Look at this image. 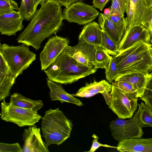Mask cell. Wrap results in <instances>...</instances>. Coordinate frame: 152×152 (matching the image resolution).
I'll use <instances>...</instances> for the list:
<instances>
[{"instance_id":"obj_27","label":"cell","mask_w":152,"mask_h":152,"mask_svg":"<svg viewBox=\"0 0 152 152\" xmlns=\"http://www.w3.org/2000/svg\"><path fill=\"white\" fill-rule=\"evenodd\" d=\"M101 47L112 56H116L119 52L118 45L110 38L103 30Z\"/></svg>"},{"instance_id":"obj_3","label":"cell","mask_w":152,"mask_h":152,"mask_svg":"<svg viewBox=\"0 0 152 152\" xmlns=\"http://www.w3.org/2000/svg\"><path fill=\"white\" fill-rule=\"evenodd\" d=\"M97 70L77 61L69 54L65 48L44 71L50 80L61 84H67L94 73Z\"/></svg>"},{"instance_id":"obj_2","label":"cell","mask_w":152,"mask_h":152,"mask_svg":"<svg viewBox=\"0 0 152 152\" xmlns=\"http://www.w3.org/2000/svg\"><path fill=\"white\" fill-rule=\"evenodd\" d=\"M116 56L117 77L135 72L147 74L152 71V45L150 43L138 42L119 52Z\"/></svg>"},{"instance_id":"obj_11","label":"cell","mask_w":152,"mask_h":152,"mask_svg":"<svg viewBox=\"0 0 152 152\" xmlns=\"http://www.w3.org/2000/svg\"><path fill=\"white\" fill-rule=\"evenodd\" d=\"M69 43L67 38L56 34L50 37L39 54L41 70L45 71L48 68Z\"/></svg>"},{"instance_id":"obj_39","label":"cell","mask_w":152,"mask_h":152,"mask_svg":"<svg viewBox=\"0 0 152 152\" xmlns=\"http://www.w3.org/2000/svg\"><path fill=\"white\" fill-rule=\"evenodd\" d=\"M147 28L149 30L151 35V42L152 43V17L149 21Z\"/></svg>"},{"instance_id":"obj_40","label":"cell","mask_w":152,"mask_h":152,"mask_svg":"<svg viewBox=\"0 0 152 152\" xmlns=\"http://www.w3.org/2000/svg\"><path fill=\"white\" fill-rule=\"evenodd\" d=\"M148 2L150 5L152 7V0H145Z\"/></svg>"},{"instance_id":"obj_34","label":"cell","mask_w":152,"mask_h":152,"mask_svg":"<svg viewBox=\"0 0 152 152\" xmlns=\"http://www.w3.org/2000/svg\"><path fill=\"white\" fill-rule=\"evenodd\" d=\"M15 10V8L6 1L0 0V15L12 12Z\"/></svg>"},{"instance_id":"obj_41","label":"cell","mask_w":152,"mask_h":152,"mask_svg":"<svg viewBox=\"0 0 152 152\" xmlns=\"http://www.w3.org/2000/svg\"></svg>"},{"instance_id":"obj_14","label":"cell","mask_w":152,"mask_h":152,"mask_svg":"<svg viewBox=\"0 0 152 152\" xmlns=\"http://www.w3.org/2000/svg\"><path fill=\"white\" fill-rule=\"evenodd\" d=\"M151 39L149 30L143 26L137 25L127 28L118 45L119 52L130 48L139 42L150 43Z\"/></svg>"},{"instance_id":"obj_32","label":"cell","mask_w":152,"mask_h":152,"mask_svg":"<svg viewBox=\"0 0 152 152\" xmlns=\"http://www.w3.org/2000/svg\"><path fill=\"white\" fill-rule=\"evenodd\" d=\"M0 152H23V149L18 143L8 144L0 142Z\"/></svg>"},{"instance_id":"obj_22","label":"cell","mask_w":152,"mask_h":152,"mask_svg":"<svg viewBox=\"0 0 152 152\" xmlns=\"http://www.w3.org/2000/svg\"><path fill=\"white\" fill-rule=\"evenodd\" d=\"M112 86V84L105 80L99 81H94L93 83H86L75 94H71L74 96L89 98L99 93L102 94L105 91L110 92Z\"/></svg>"},{"instance_id":"obj_15","label":"cell","mask_w":152,"mask_h":152,"mask_svg":"<svg viewBox=\"0 0 152 152\" xmlns=\"http://www.w3.org/2000/svg\"><path fill=\"white\" fill-rule=\"evenodd\" d=\"M24 18L19 11L0 15V32L8 36L15 35L24 28Z\"/></svg>"},{"instance_id":"obj_8","label":"cell","mask_w":152,"mask_h":152,"mask_svg":"<svg viewBox=\"0 0 152 152\" xmlns=\"http://www.w3.org/2000/svg\"><path fill=\"white\" fill-rule=\"evenodd\" d=\"M126 12L127 28L140 25L147 28L152 17V7L145 0H127Z\"/></svg>"},{"instance_id":"obj_38","label":"cell","mask_w":152,"mask_h":152,"mask_svg":"<svg viewBox=\"0 0 152 152\" xmlns=\"http://www.w3.org/2000/svg\"><path fill=\"white\" fill-rule=\"evenodd\" d=\"M13 6L15 9V10L18 11L19 7L18 4L13 0H4Z\"/></svg>"},{"instance_id":"obj_30","label":"cell","mask_w":152,"mask_h":152,"mask_svg":"<svg viewBox=\"0 0 152 152\" xmlns=\"http://www.w3.org/2000/svg\"><path fill=\"white\" fill-rule=\"evenodd\" d=\"M111 83L112 85L126 93H136L132 86L126 81L118 80L112 82Z\"/></svg>"},{"instance_id":"obj_19","label":"cell","mask_w":152,"mask_h":152,"mask_svg":"<svg viewBox=\"0 0 152 152\" xmlns=\"http://www.w3.org/2000/svg\"><path fill=\"white\" fill-rule=\"evenodd\" d=\"M47 84L50 90L49 96L51 100L59 101L62 103H71L79 106L84 105L79 99L67 92L61 84L51 80L48 78Z\"/></svg>"},{"instance_id":"obj_17","label":"cell","mask_w":152,"mask_h":152,"mask_svg":"<svg viewBox=\"0 0 152 152\" xmlns=\"http://www.w3.org/2000/svg\"><path fill=\"white\" fill-rule=\"evenodd\" d=\"M117 147L120 152H152V138L125 139L118 141Z\"/></svg>"},{"instance_id":"obj_20","label":"cell","mask_w":152,"mask_h":152,"mask_svg":"<svg viewBox=\"0 0 152 152\" xmlns=\"http://www.w3.org/2000/svg\"><path fill=\"white\" fill-rule=\"evenodd\" d=\"M152 78V73L144 74L135 72L121 75L117 77L115 80H121L129 83L135 90L137 97L141 98Z\"/></svg>"},{"instance_id":"obj_23","label":"cell","mask_w":152,"mask_h":152,"mask_svg":"<svg viewBox=\"0 0 152 152\" xmlns=\"http://www.w3.org/2000/svg\"><path fill=\"white\" fill-rule=\"evenodd\" d=\"M10 100V102L13 105L31 109L36 112L43 106L42 100L31 99L17 92L14 93L11 95Z\"/></svg>"},{"instance_id":"obj_24","label":"cell","mask_w":152,"mask_h":152,"mask_svg":"<svg viewBox=\"0 0 152 152\" xmlns=\"http://www.w3.org/2000/svg\"><path fill=\"white\" fill-rule=\"evenodd\" d=\"M138 108L133 117L142 127H152V111L143 102L138 104Z\"/></svg>"},{"instance_id":"obj_13","label":"cell","mask_w":152,"mask_h":152,"mask_svg":"<svg viewBox=\"0 0 152 152\" xmlns=\"http://www.w3.org/2000/svg\"><path fill=\"white\" fill-rule=\"evenodd\" d=\"M66 48L69 54L77 61L89 68H93L96 46L79 41L75 46L68 45Z\"/></svg>"},{"instance_id":"obj_1","label":"cell","mask_w":152,"mask_h":152,"mask_svg":"<svg viewBox=\"0 0 152 152\" xmlns=\"http://www.w3.org/2000/svg\"><path fill=\"white\" fill-rule=\"evenodd\" d=\"M40 4L16 39L18 43L32 46L36 50L41 48L44 40L60 31L64 20L62 6L56 0H47Z\"/></svg>"},{"instance_id":"obj_42","label":"cell","mask_w":152,"mask_h":152,"mask_svg":"<svg viewBox=\"0 0 152 152\" xmlns=\"http://www.w3.org/2000/svg\"></svg>"},{"instance_id":"obj_18","label":"cell","mask_w":152,"mask_h":152,"mask_svg":"<svg viewBox=\"0 0 152 152\" xmlns=\"http://www.w3.org/2000/svg\"><path fill=\"white\" fill-rule=\"evenodd\" d=\"M15 79L11 74L10 68L0 53V101L9 96Z\"/></svg>"},{"instance_id":"obj_31","label":"cell","mask_w":152,"mask_h":152,"mask_svg":"<svg viewBox=\"0 0 152 152\" xmlns=\"http://www.w3.org/2000/svg\"><path fill=\"white\" fill-rule=\"evenodd\" d=\"M142 100L152 111V78L147 86L141 98Z\"/></svg>"},{"instance_id":"obj_37","label":"cell","mask_w":152,"mask_h":152,"mask_svg":"<svg viewBox=\"0 0 152 152\" xmlns=\"http://www.w3.org/2000/svg\"><path fill=\"white\" fill-rule=\"evenodd\" d=\"M110 92L108 91H105L102 94L103 96L106 104L108 105L112 99V96Z\"/></svg>"},{"instance_id":"obj_21","label":"cell","mask_w":152,"mask_h":152,"mask_svg":"<svg viewBox=\"0 0 152 152\" xmlns=\"http://www.w3.org/2000/svg\"><path fill=\"white\" fill-rule=\"evenodd\" d=\"M102 30L95 21L86 24L79 36V41L97 46H101Z\"/></svg>"},{"instance_id":"obj_26","label":"cell","mask_w":152,"mask_h":152,"mask_svg":"<svg viewBox=\"0 0 152 152\" xmlns=\"http://www.w3.org/2000/svg\"><path fill=\"white\" fill-rule=\"evenodd\" d=\"M111 56L101 46H96L95 59L93 64V68L106 69L110 60Z\"/></svg>"},{"instance_id":"obj_16","label":"cell","mask_w":152,"mask_h":152,"mask_svg":"<svg viewBox=\"0 0 152 152\" xmlns=\"http://www.w3.org/2000/svg\"><path fill=\"white\" fill-rule=\"evenodd\" d=\"M98 21L101 28L115 43L118 45L126 30L127 25H121L113 22L108 14L101 13Z\"/></svg>"},{"instance_id":"obj_9","label":"cell","mask_w":152,"mask_h":152,"mask_svg":"<svg viewBox=\"0 0 152 152\" xmlns=\"http://www.w3.org/2000/svg\"><path fill=\"white\" fill-rule=\"evenodd\" d=\"M129 118L127 120L117 118L110 122V131L116 141L141 138L143 136L142 128L134 117Z\"/></svg>"},{"instance_id":"obj_33","label":"cell","mask_w":152,"mask_h":152,"mask_svg":"<svg viewBox=\"0 0 152 152\" xmlns=\"http://www.w3.org/2000/svg\"><path fill=\"white\" fill-rule=\"evenodd\" d=\"M92 137L93 138L92 145L90 150L88 152H94L100 147L117 148V147L110 146L107 144H102L98 142L99 137L95 134H93Z\"/></svg>"},{"instance_id":"obj_5","label":"cell","mask_w":152,"mask_h":152,"mask_svg":"<svg viewBox=\"0 0 152 152\" xmlns=\"http://www.w3.org/2000/svg\"><path fill=\"white\" fill-rule=\"evenodd\" d=\"M0 53L7 63L15 79L36 59V54L23 44L18 46L1 45Z\"/></svg>"},{"instance_id":"obj_25","label":"cell","mask_w":152,"mask_h":152,"mask_svg":"<svg viewBox=\"0 0 152 152\" xmlns=\"http://www.w3.org/2000/svg\"><path fill=\"white\" fill-rule=\"evenodd\" d=\"M47 0H21L19 11L24 20L30 21L37 11L38 5Z\"/></svg>"},{"instance_id":"obj_7","label":"cell","mask_w":152,"mask_h":152,"mask_svg":"<svg viewBox=\"0 0 152 152\" xmlns=\"http://www.w3.org/2000/svg\"><path fill=\"white\" fill-rule=\"evenodd\" d=\"M1 109L0 118L2 120L13 123L20 127L34 125L42 118L37 112L15 106L6 102L5 99L1 102Z\"/></svg>"},{"instance_id":"obj_4","label":"cell","mask_w":152,"mask_h":152,"mask_svg":"<svg viewBox=\"0 0 152 152\" xmlns=\"http://www.w3.org/2000/svg\"><path fill=\"white\" fill-rule=\"evenodd\" d=\"M41 119L42 136L48 146L59 145L70 137L73 127L72 121L59 108L46 111Z\"/></svg>"},{"instance_id":"obj_12","label":"cell","mask_w":152,"mask_h":152,"mask_svg":"<svg viewBox=\"0 0 152 152\" xmlns=\"http://www.w3.org/2000/svg\"><path fill=\"white\" fill-rule=\"evenodd\" d=\"M24 142L23 152H49L48 145L42 138L40 129L34 125L24 129L22 134Z\"/></svg>"},{"instance_id":"obj_36","label":"cell","mask_w":152,"mask_h":152,"mask_svg":"<svg viewBox=\"0 0 152 152\" xmlns=\"http://www.w3.org/2000/svg\"><path fill=\"white\" fill-rule=\"evenodd\" d=\"M61 6L65 7H67L71 4L77 3L81 2L84 0H56Z\"/></svg>"},{"instance_id":"obj_35","label":"cell","mask_w":152,"mask_h":152,"mask_svg":"<svg viewBox=\"0 0 152 152\" xmlns=\"http://www.w3.org/2000/svg\"><path fill=\"white\" fill-rule=\"evenodd\" d=\"M110 0H93V6L102 11L104 8Z\"/></svg>"},{"instance_id":"obj_6","label":"cell","mask_w":152,"mask_h":152,"mask_svg":"<svg viewBox=\"0 0 152 152\" xmlns=\"http://www.w3.org/2000/svg\"><path fill=\"white\" fill-rule=\"evenodd\" d=\"M110 94L112 99L109 108L119 118H132L138 106L137 93H126L112 85Z\"/></svg>"},{"instance_id":"obj_28","label":"cell","mask_w":152,"mask_h":152,"mask_svg":"<svg viewBox=\"0 0 152 152\" xmlns=\"http://www.w3.org/2000/svg\"><path fill=\"white\" fill-rule=\"evenodd\" d=\"M106 78L110 83H111L118 77V69L116 56H112L109 64L105 69Z\"/></svg>"},{"instance_id":"obj_10","label":"cell","mask_w":152,"mask_h":152,"mask_svg":"<svg viewBox=\"0 0 152 152\" xmlns=\"http://www.w3.org/2000/svg\"><path fill=\"white\" fill-rule=\"evenodd\" d=\"M64 19L80 25L87 24L95 19L99 12L93 5L84 2L73 3L63 11Z\"/></svg>"},{"instance_id":"obj_29","label":"cell","mask_w":152,"mask_h":152,"mask_svg":"<svg viewBox=\"0 0 152 152\" xmlns=\"http://www.w3.org/2000/svg\"><path fill=\"white\" fill-rule=\"evenodd\" d=\"M109 15L117 14L124 17L126 11L127 0H111Z\"/></svg>"}]
</instances>
